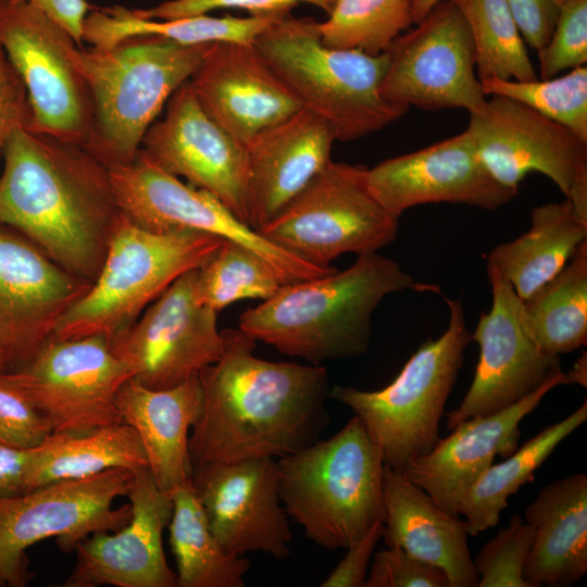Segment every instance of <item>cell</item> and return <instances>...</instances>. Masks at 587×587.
<instances>
[{"instance_id":"cell-39","label":"cell","mask_w":587,"mask_h":587,"mask_svg":"<svg viewBox=\"0 0 587 587\" xmlns=\"http://www.w3.org/2000/svg\"><path fill=\"white\" fill-rule=\"evenodd\" d=\"M534 538L533 527L519 514L487 541L473 560L478 587H534L523 570Z\"/></svg>"},{"instance_id":"cell-22","label":"cell","mask_w":587,"mask_h":587,"mask_svg":"<svg viewBox=\"0 0 587 587\" xmlns=\"http://www.w3.org/2000/svg\"><path fill=\"white\" fill-rule=\"evenodd\" d=\"M366 177L375 197L397 217L413 207L440 202L495 210L519 193L492 177L466 130L387 159L367 168Z\"/></svg>"},{"instance_id":"cell-27","label":"cell","mask_w":587,"mask_h":587,"mask_svg":"<svg viewBox=\"0 0 587 587\" xmlns=\"http://www.w3.org/2000/svg\"><path fill=\"white\" fill-rule=\"evenodd\" d=\"M116 403L123 422L139 436L159 488L171 496L188 484L192 472L189 435L202 408L199 376L165 389H151L129 378Z\"/></svg>"},{"instance_id":"cell-25","label":"cell","mask_w":587,"mask_h":587,"mask_svg":"<svg viewBox=\"0 0 587 587\" xmlns=\"http://www.w3.org/2000/svg\"><path fill=\"white\" fill-rule=\"evenodd\" d=\"M334 141L327 124L301 108L245 143L253 229L276 216L332 161Z\"/></svg>"},{"instance_id":"cell-7","label":"cell","mask_w":587,"mask_h":587,"mask_svg":"<svg viewBox=\"0 0 587 587\" xmlns=\"http://www.w3.org/2000/svg\"><path fill=\"white\" fill-rule=\"evenodd\" d=\"M224 241L190 229L150 230L120 213L97 277L61 315L50 339L101 335L113 340L175 280L211 259Z\"/></svg>"},{"instance_id":"cell-30","label":"cell","mask_w":587,"mask_h":587,"mask_svg":"<svg viewBox=\"0 0 587 587\" xmlns=\"http://www.w3.org/2000/svg\"><path fill=\"white\" fill-rule=\"evenodd\" d=\"M146 466L148 461L140 438L124 422L82 433H52L29 450L26 491L114 467L134 472Z\"/></svg>"},{"instance_id":"cell-47","label":"cell","mask_w":587,"mask_h":587,"mask_svg":"<svg viewBox=\"0 0 587 587\" xmlns=\"http://www.w3.org/2000/svg\"><path fill=\"white\" fill-rule=\"evenodd\" d=\"M18 1V0H11ZM27 1L52 21L63 27L76 41L83 46L84 22L89 13L90 5L86 0H24Z\"/></svg>"},{"instance_id":"cell-40","label":"cell","mask_w":587,"mask_h":587,"mask_svg":"<svg viewBox=\"0 0 587 587\" xmlns=\"http://www.w3.org/2000/svg\"><path fill=\"white\" fill-rule=\"evenodd\" d=\"M537 52L540 79L586 65L587 0H563L550 39Z\"/></svg>"},{"instance_id":"cell-4","label":"cell","mask_w":587,"mask_h":587,"mask_svg":"<svg viewBox=\"0 0 587 587\" xmlns=\"http://www.w3.org/2000/svg\"><path fill=\"white\" fill-rule=\"evenodd\" d=\"M210 45L157 36L128 37L107 49L74 42L70 55L93 101V134L85 149L108 167L134 161L145 134Z\"/></svg>"},{"instance_id":"cell-19","label":"cell","mask_w":587,"mask_h":587,"mask_svg":"<svg viewBox=\"0 0 587 587\" xmlns=\"http://www.w3.org/2000/svg\"><path fill=\"white\" fill-rule=\"evenodd\" d=\"M190 483L212 533L227 553L289 555L292 535L279 496L275 459L195 465Z\"/></svg>"},{"instance_id":"cell-8","label":"cell","mask_w":587,"mask_h":587,"mask_svg":"<svg viewBox=\"0 0 587 587\" xmlns=\"http://www.w3.org/2000/svg\"><path fill=\"white\" fill-rule=\"evenodd\" d=\"M447 329L422 344L396 378L378 390L334 386L329 398L348 407L363 423L384 464L404 470L439 440V422L472 340L460 298H446Z\"/></svg>"},{"instance_id":"cell-17","label":"cell","mask_w":587,"mask_h":587,"mask_svg":"<svg viewBox=\"0 0 587 587\" xmlns=\"http://www.w3.org/2000/svg\"><path fill=\"white\" fill-rule=\"evenodd\" d=\"M492 303L480 313L472 340L479 348L473 382L461 403L447 413V427L507 409L561 372L560 357L545 353L527 332L523 300L509 282L486 267Z\"/></svg>"},{"instance_id":"cell-31","label":"cell","mask_w":587,"mask_h":587,"mask_svg":"<svg viewBox=\"0 0 587 587\" xmlns=\"http://www.w3.org/2000/svg\"><path fill=\"white\" fill-rule=\"evenodd\" d=\"M283 16L221 17L199 14L173 20L137 16L122 5L89 12L83 27V41L92 48L107 49L133 36H157L182 45L220 41L253 45L255 38Z\"/></svg>"},{"instance_id":"cell-18","label":"cell","mask_w":587,"mask_h":587,"mask_svg":"<svg viewBox=\"0 0 587 587\" xmlns=\"http://www.w3.org/2000/svg\"><path fill=\"white\" fill-rule=\"evenodd\" d=\"M165 109L145 134L140 150L165 172L215 197L249 225L245 143L205 113L188 82L172 95Z\"/></svg>"},{"instance_id":"cell-20","label":"cell","mask_w":587,"mask_h":587,"mask_svg":"<svg viewBox=\"0 0 587 587\" xmlns=\"http://www.w3.org/2000/svg\"><path fill=\"white\" fill-rule=\"evenodd\" d=\"M90 285L27 237L0 224V345L9 372L33 359L61 315Z\"/></svg>"},{"instance_id":"cell-51","label":"cell","mask_w":587,"mask_h":587,"mask_svg":"<svg viewBox=\"0 0 587 587\" xmlns=\"http://www.w3.org/2000/svg\"><path fill=\"white\" fill-rule=\"evenodd\" d=\"M0 372H9L8 361L4 351L0 345Z\"/></svg>"},{"instance_id":"cell-36","label":"cell","mask_w":587,"mask_h":587,"mask_svg":"<svg viewBox=\"0 0 587 587\" xmlns=\"http://www.w3.org/2000/svg\"><path fill=\"white\" fill-rule=\"evenodd\" d=\"M412 24L411 0H335L317 28L327 47L377 55Z\"/></svg>"},{"instance_id":"cell-23","label":"cell","mask_w":587,"mask_h":587,"mask_svg":"<svg viewBox=\"0 0 587 587\" xmlns=\"http://www.w3.org/2000/svg\"><path fill=\"white\" fill-rule=\"evenodd\" d=\"M188 83L205 113L242 143L302 108L253 45L211 43Z\"/></svg>"},{"instance_id":"cell-9","label":"cell","mask_w":587,"mask_h":587,"mask_svg":"<svg viewBox=\"0 0 587 587\" xmlns=\"http://www.w3.org/2000/svg\"><path fill=\"white\" fill-rule=\"evenodd\" d=\"M367 167L333 160L276 216L257 229L282 249L321 267L345 253L392 243L400 217L370 189Z\"/></svg>"},{"instance_id":"cell-43","label":"cell","mask_w":587,"mask_h":587,"mask_svg":"<svg viewBox=\"0 0 587 587\" xmlns=\"http://www.w3.org/2000/svg\"><path fill=\"white\" fill-rule=\"evenodd\" d=\"M300 3L313 4L327 14L335 0H167L149 9H135L141 18L173 20L207 14L217 9H241L253 16H283Z\"/></svg>"},{"instance_id":"cell-45","label":"cell","mask_w":587,"mask_h":587,"mask_svg":"<svg viewBox=\"0 0 587 587\" xmlns=\"http://www.w3.org/2000/svg\"><path fill=\"white\" fill-rule=\"evenodd\" d=\"M384 521H376L346 550L345 557L321 584L322 587H364L370 562L377 542L383 538Z\"/></svg>"},{"instance_id":"cell-38","label":"cell","mask_w":587,"mask_h":587,"mask_svg":"<svg viewBox=\"0 0 587 587\" xmlns=\"http://www.w3.org/2000/svg\"><path fill=\"white\" fill-rule=\"evenodd\" d=\"M484 93L516 100L567 128L587 143V67L529 82L490 78L480 82Z\"/></svg>"},{"instance_id":"cell-5","label":"cell","mask_w":587,"mask_h":587,"mask_svg":"<svg viewBox=\"0 0 587 587\" xmlns=\"http://www.w3.org/2000/svg\"><path fill=\"white\" fill-rule=\"evenodd\" d=\"M313 17L284 15L253 46L301 107L327 124L335 140H355L402 117L409 108L380 93L386 53L337 49L322 42Z\"/></svg>"},{"instance_id":"cell-49","label":"cell","mask_w":587,"mask_h":587,"mask_svg":"<svg viewBox=\"0 0 587 587\" xmlns=\"http://www.w3.org/2000/svg\"><path fill=\"white\" fill-rule=\"evenodd\" d=\"M569 384H577L583 387L587 385V355L586 352L579 357L573 367L566 373Z\"/></svg>"},{"instance_id":"cell-42","label":"cell","mask_w":587,"mask_h":587,"mask_svg":"<svg viewBox=\"0 0 587 587\" xmlns=\"http://www.w3.org/2000/svg\"><path fill=\"white\" fill-rule=\"evenodd\" d=\"M364 587H450L447 574L400 547L373 554Z\"/></svg>"},{"instance_id":"cell-3","label":"cell","mask_w":587,"mask_h":587,"mask_svg":"<svg viewBox=\"0 0 587 587\" xmlns=\"http://www.w3.org/2000/svg\"><path fill=\"white\" fill-rule=\"evenodd\" d=\"M409 289L437 287L415 282L392 259L377 252L362 254L344 271L283 285L246 310L238 328L309 364L355 358L370 347L372 316L382 300Z\"/></svg>"},{"instance_id":"cell-46","label":"cell","mask_w":587,"mask_h":587,"mask_svg":"<svg viewBox=\"0 0 587 587\" xmlns=\"http://www.w3.org/2000/svg\"><path fill=\"white\" fill-rule=\"evenodd\" d=\"M563 0H507L525 43L541 49L550 39Z\"/></svg>"},{"instance_id":"cell-50","label":"cell","mask_w":587,"mask_h":587,"mask_svg":"<svg viewBox=\"0 0 587 587\" xmlns=\"http://www.w3.org/2000/svg\"><path fill=\"white\" fill-rule=\"evenodd\" d=\"M440 0H411L412 23L417 24Z\"/></svg>"},{"instance_id":"cell-2","label":"cell","mask_w":587,"mask_h":587,"mask_svg":"<svg viewBox=\"0 0 587 587\" xmlns=\"http://www.w3.org/2000/svg\"><path fill=\"white\" fill-rule=\"evenodd\" d=\"M0 174V224L90 282L120 215L109 168L83 146L26 127L9 137Z\"/></svg>"},{"instance_id":"cell-32","label":"cell","mask_w":587,"mask_h":587,"mask_svg":"<svg viewBox=\"0 0 587 587\" xmlns=\"http://www.w3.org/2000/svg\"><path fill=\"white\" fill-rule=\"evenodd\" d=\"M587 420V401L561 421L547 426L504 461L491 464L463 497L459 515L464 516L469 535L476 536L496 526L511 496L526 483L554 449Z\"/></svg>"},{"instance_id":"cell-28","label":"cell","mask_w":587,"mask_h":587,"mask_svg":"<svg viewBox=\"0 0 587 587\" xmlns=\"http://www.w3.org/2000/svg\"><path fill=\"white\" fill-rule=\"evenodd\" d=\"M534 538L523 574L534 587L570 586L587 573V475L545 486L526 507Z\"/></svg>"},{"instance_id":"cell-33","label":"cell","mask_w":587,"mask_h":587,"mask_svg":"<svg viewBox=\"0 0 587 587\" xmlns=\"http://www.w3.org/2000/svg\"><path fill=\"white\" fill-rule=\"evenodd\" d=\"M170 546L176 587H243L250 562L227 553L212 533L189 482L172 495Z\"/></svg>"},{"instance_id":"cell-41","label":"cell","mask_w":587,"mask_h":587,"mask_svg":"<svg viewBox=\"0 0 587 587\" xmlns=\"http://www.w3.org/2000/svg\"><path fill=\"white\" fill-rule=\"evenodd\" d=\"M52 434L47 417L0 372V442L32 450Z\"/></svg>"},{"instance_id":"cell-48","label":"cell","mask_w":587,"mask_h":587,"mask_svg":"<svg viewBox=\"0 0 587 587\" xmlns=\"http://www.w3.org/2000/svg\"><path fill=\"white\" fill-rule=\"evenodd\" d=\"M29 450H21L0 442V499L26 491Z\"/></svg>"},{"instance_id":"cell-37","label":"cell","mask_w":587,"mask_h":587,"mask_svg":"<svg viewBox=\"0 0 587 587\" xmlns=\"http://www.w3.org/2000/svg\"><path fill=\"white\" fill-rule=\"evenodd\" d=\"M283 285L266 261L227 240L197 268L195 277L198 301L217 313L242 299L266 300Z\"/></svg>"},{"instance_id":"cell-24","label":"cell","mask_w":587,"mask_h":587,"mask_svg":"<svg viewBox=\"0 0 587 587\" xmlns=\"http://www.w3.org/2000/svg\"><path fill=\"white\" fill-rule=\"evenodd\" d=\"M566 384V373L561 371L513 405L460 423L449 436L439 438L429 452L413 460L403 471L440 508L459 515L463 497L495 458H507L517 449L520 423L548 392Z\"/></svg>"},{"instance_id":"cell-35","label":"cell","mask_w":587,"mask_h":587,"mask_svg":"<svg viewBox=\"0 0 587 587\" xmlns=\"http://www.w3.org/2000/svg\"><path fill=\"white\" fill-rule=\"evenodd\" d=\"M469 26L480 82L538 78L507 0H451Z\"/></svg>"},{"instance_id":"cell-11","label":"cell","mask_w":587,"mask_h":587,"mask_svg":"<svg viewBox=\"0 0 587 587\" xmlns=\"http://www.w3.org/2000/svg\"><path fill=\"white\" fill-rule=\"evenodd\" d=\"M108 168L121 213L143 228L190 229L236 242L266 261L284 285L336 271L334 266L311 264L274 245L215 197L165 172L141 150L130 163Z\"/></svg>"},{"instance_id":"cell-44","label":"cell","mask_w":587,"mask_h":587,"mask_svg":"<svg viewBox=\"0 0 587 587\" xmlns=\"http://www.w3.org/2000/svg\"><path fill=\"white\" fill-rule=\"evenodd\" d=\"M30 105L24 83L0 43V162L12 133L28 127Z\"/></svg>"},{"instance_id":"cell-34","label":"cell","mask_w":587,"mask_h":587,"mask_svg":"<svg viewBox=\"0 0 587 587\" xmlns=\"http://www.w3.org/2000/svg\"><path fill=\"white\" fill-rule=\"evenodd\" d=\"M523 321L536 345L560 357L587 344V241L551 280L523 300Z\"/></svg>"},{"instance_id":"cell-12","label":"cell","mask_w":587,"mask_h":587,"mask_svg":"<svg viewBox=\"0 0 587 587\" xmlns=\"http://www.w3.org/2000/svg\"><path fill=\"white\" fill-rule=\"evenodd\" d=\"M74 38L34 4L0 2V43L27 91L28 129L80 145L95 125L87 82L70 55Z\"/></svg>"},{"instance_id":"cell-10","label":"cell","mask_w":587,"mask_h":587,"mask_svg":"<svg viewBox=\"0 0 587 587\" xmlns=\"http://www.w3.org/2000/svg\"><path fill=\"white\" fill-rule=\"evenodd\" d=\"M133 472L114 467L97 475L60 480L0 499V586L24 587L32 579L26 550L55 538L62 550L98 532H115L132 517L130 504L113 508L127 496Z\"/></svg>"},{"instance_id":"cell-16","label":"cell","mask_w":587,"mask_h":587,"mask_svg":"<svg viewBox=\"0 0 587 587\" xmlns=\"http://www.w3.org/2000/svg\"><path fill=\"white\" fill-rule=\"evenodd\" d=\"M196 271L175 280L138 322L110 341L132 378L151 389H165L199 375L224 351L217 312L201 304Z\"/></svg>"},{"instance_id":"cell-52","label":"cell","mask_w":587,"mask_h":587,"mask_svg":"<svg viewBox=\"0 0 587 587\" xmlns=\"http://www.w3.org/2000/svg\"><path fill=\"white\" fill-rule=\"evenodd\" d=\"M4 1H11V0H0V2H4Z\"/></svg>"},{"instance_id":"cell-1","label":"cell","mask_w":587,"mask_h":587,"mask_svg":"<svg viewBox=\"0 0 587 587\" xmlns=\"http://www.w3.org/2000/svg\"><path fill=\"white\" fill-rule=\"evenodd\" d=\"M222 333L221 358L198 375L202 408L189 435L192 466L277 460L319 440L330 419L326 367L263 360L239 328Z\"/></svg>"},{"instance_id":"cell-6","label":"cell","mask_w":587,"mask_h":587,"mask_svg":"<svg viewBox=\"0 0 587 587\" xmlns=\"http://www.w3.org/2000/svg\"><path fill=\"white\" fill-rule=\"evenodd\" d=\"M276 461L283 507L315 545L347 549L384 521L385 464L355 415L330 438Z\"/></svg>"},{"instance_id":"cell-21","label":"cell","mask_w":587,"mask_h":587,"mask_svg":"<svg viewBox=\"0 0 587 587\" xmlns=\"http://www.w3.org/2000/svg\"><path fill=\"white\" fill-rule=\"evenodd\" d=\"M127 497L129 522L118 530L98 532L78 542L64 587H176V573L163 549L172 497L159 488L148 466L133 472Z\"/></svg>"},{"instance_id":"cell-13","label":"cell","mask_w":587,"mask_h":587,"mask_svg":"<svg viewBox=\"0 0 587 587\" xmlns=\"http://www.w3.org/2000/svg\"><path fill=\"white\" fill-rule=\"evenodd\" d=\"M466 132L492 177L517 189L529 173L550 178L587 221V143L532 108L494 95L470 112Z\"/></svg>"},{"instance_id":"cell-15","label":"cell","mask_w":587,"mask_h":587,"mask_svg":"<svg viewBox=\"0 0 587 587\" xmlns=\"http://www.w3.org/2000/svg\"><path fill=\"white\" fill-rule=\"evenodd\" d=\"M415 25L385 52L384 99L425 111L479 109L487 98L476 74L472 36L458 7L440 0Z\"/></svg>"},{"instance_id":"cell-14","label":"cell","mask_w":587,"mask_h":587,"mask_svg":"<svg viewBox=\"0 0 587 587\" xmlns=\"http://www.w3.org/2000/svg\"><path fill=\"white\" fill-rule=\"evenodd\" d=\"M4 373L47 417L52 433L123 423L117 394L132 373L104 336L49 339L24 366Z\"/></svg>"},{"instance_id":"cell-26","label":"cell","mask_w":587,"mask_h":587,"mask_svg":"<svg viewBox=\"0 0 587 587\" xmlns=\"http://www.w3.org/2000/svg\"><path fill=\"white\" fill-rule=\"evenodd\" d=\"M382 489L386 547L438 566L450 587L477 586L465 521L440 508L403 470L384 465Z\"/></svg>"},{"instance_id":"cell-29","label":"cell","mask_w":587,"mask_h":587,"mask_svg":"<svg viewBox=\"0 0 587 587\" xmlns=\"http://www.w3.org/2000/svg\"><path fill=\"white\" fill-rule=\"evenodd\" d=\"M587 221L569 200L535 207L530 227L520 237L496 246L486 267L495 270L526 300L558 275L586 241Z\"/></svg>"}]
</instances>
